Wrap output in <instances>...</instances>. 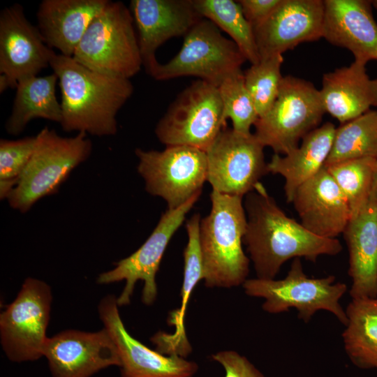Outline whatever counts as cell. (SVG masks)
<instances>
[{"mask_svg":"<svg viewBox=\"0 0 377 377\" xmlns=\"http://www.w3.org/2000/svg\"><path fill=\"white\" fill-rule=\"evenodd\" d=\"M376 165V158H361L325 165L346 198L351 216L369 200Z\"/></svg>","mask_w":377,"mask_h":377,"instance_id":"f546056e","label":"cell"},{"mask_svg":"<svg viewBox=\"0 0 377 377\" xmlns=\"http://www.w3.org/2000/svg\"><path fill=\"white\" fill-rule=\"evenodd\" d=\"M264 146L253 133L225 127L206 151L207 181L213 191L244 198L269 173Z\"/></svg>","mask_w":377,"mask_h":377,"instance_id":"4fadbf2b","label":"cell"},{"mask_svg":"<svg viewBox=\"0 0 377 377\" xmlns=\"http://www.w3.org/2000/svg\"><path fill=\"white\" fill-rule=\"evenodd\" d=\"M54 53L37 26L28 20L22 6L15 3L1 10L0 74L6 76L10 89L50 66Z\"/></svg>","mask_w":377,"mask_h":377,"instance_id":"2e32d148","label":"cell"},{"mask_svg":"<svg viewBox=\"0 0 377 377\" xmlns=\"http://www.w3.org/2000/svg\"><path fill=\"white\" fill-rule=\"evenodd\" d=\"M323 1V38L350 51L355 61L377 60V23L370 1Z\"/></svg>","mask_w":377,"mask_h":377,"instance_id":"ffe728a7","label":"cell"},{"mask_svg":"<svg viewBox=\"0 0 377 377\" xmlns=\"http://www.w3.org/2000/svg\"><path fill=\"white\" fill-rule=\"evenodd\" d=\"M325 113L320 91L313 83L286 75L274 104L255 123L253 134L264 147L285 155L320 126Z\"/></svg>","mask_w":377,"mask_h":377,"instance_id":"ba28073f","label":"cell"},{"mask_svg":"<svg viewBox=\"0 0 377 377\" xmlns=\"http://www.w3.org/2000/svg\"><path fill=\"white\" fill-rule=\"evenodd\" d=\"M335 281L333 275L309 277L304 272L300 258H297L293 259L283 279H247L242 287L247 295L263 298L262 308L269 313H281L295 309L298 318L307 323L318 311L325 310L346 325V310L339 301L347 291V286Z\"/></svg>","mask_w":377,"mask_h":377,"instance_id":"8992f818","label":"cell"},{"mask_svg":"<svg viewBox=\"0 0 377 377\" xmlns=\"http://www.w3.org/2000/svg\"><path fill=\"white\" fill-rule=\"evenodd\" d=\"M109 0H43L36 17L45 43L72 57L87 28Z\"/></svg>","mask_w":377,"mask_h":377,"instance_id":"7402d4cb","label":"cell"},{"mask_svg":"<svg viewBox=\"0 0 377 377\" xmlns=\"http://www.w3.org/2000/svg\"><path fill=\"white\" fill-rule=\"evenodd\" d=\"M224 369V377H264L245 357L235 350H221L212 355Z\"/></svg>","mask_w":377,"mask_h":377,"instance_id":"836d02e7","label":"cell"},{"mask_svg":"<svg viewBox=\"0 0 377 377\" xmlns=\"http://www.w3.org/2000/svg\"><path fill=\"white\" fill-rule=\"evenodd\" d=\"M138 172L151 195L163 198L168 209L186 203L202 188L207 177L205 151L188 146H170L163 151L137 148Z\"/></svg>","mask_w":377,"mask_h":377,"instance_id":"8fae6325","label":"cell"},{"mask_svg":"<svg viewBox=\"0 0 377 377\" xmlns=\"http://www.w3.org/2000/svg\"><path fill=\"white\" fill-rule=\"evenodd\" d=\"M225 127L218 87L198 80L178 94L154 131L166 147L188 146L206 152Z\"/></svg>","mask_w":377,"mask_h":377,"instance_id":"9c48e42d","label":"cell"},{"mask_svg":"<svg viewBox=\"0 0 377 377\" xmlns=\"http://www.w3.org/2000/svg\"><path fill=\"white\" fill-rule=\"evenodd\" d=\"M200 194L195 195L177 209H168L161 215L151 235L138 250L114 263L113 269L98 276L96 282L100 285L125 281L121 294L117 297L119 307L131 303L135 283L138 281L144 282L142 302L147 306L155 302L158 295L156 276L163 254L172 236L183 223L186 214Z\"/></svg>","mask_w":377,"mask_h":377,"instance_id":"7c38bea8","label":"cell"},{"mask_svg":"<svg viewBox=\"0 0 377 377\" xmlns=\"http://www.w3.org/2000/svg\"><path fill=\"white\" fill-rule=\"evenodd\" d=\"M36 136L0 140V198L7 199L34 151Z\"/></svg>","mask_w":377,"mask_h":377,"instance_id":"d6a6232c","label":"cell"},{"mask_svg":"<svg viewBox=\"0 0 377 377\" xmlns=\"http://www.w3.org/2000/svg\"><path fill=\"white\" fill-rule=\"evenodd\" d=\"M57 82L58 77L54 73L18 82L12 110L5 125L8 134H20L35 118L61 122V106L56 96Z\"/></svg>","mask_w":377,"mask_h":377,"instance_id":"484cf974","label":"cell"},{"mask_svg":"<svg viewBox=\"0 0 377 377\" xmlns=\"http://www.w3.org/2000/svg\"><path fill=\"white\" fill-rule=\"evenodd\" d=\"M246 61L231 39L212 22L202 18L185 35L174 57L164 64L158 61L146 72L158 81L193 76L219 87L227 77L242 72Z\"/></svg>","mask_w":377,"mask_h":377,"instance_id":"52a82bcc","label":"cell"},{"mask_svg":"<svg viewBox=\"0 0 377 377\" xmlns=\"http://www.w3.org/2000/svg\"><path fill=\"white\" fill-rule=\"evenodd\" d=\"M223 108L224 121L230 119L232 129L249 135L251 128L258 119L255 105L245 86L244 73L225 79L218 87Z\"/></svg>","mask_w":377,"mask_h":377,"instance_id":"1f68e13d","label":"cell"},{"mask_svg":"<svg viewBox=\"0 0 377 377\" xmlns=\"http://www.w3.org/2000/svg\"><path fill=\"white\" fill-rule=\"evenodd\" d=\"M323 0H282L253 28L260 60L282 55L300 44L323 38Z\"/></svg>","mask_w":377,"mask_h":377,"instance_id":"e0dca14e","label":"cell"},{"mask_svg":"<svg viewBox=\"0 0 377 377\" xmlns=\"http://www.w3.org/2000/svg\"><path fill=\"white\" fill-rule=\"evenodd\" d=\"M335 131L332 122H325L306 135L296 149L283 156L274 154L267 163L269 172L284 178L283 188L288 202H292L295 191L302 184L324 167Z\"/></svg>","mask_w":377,"mask_h":377,"instance_id":"cb8c5ba5","label":"cell"},{"mask_svg":"<svg viewBox=\"0 0 377 377\" xmlns=\"http://www.w3.org/2000/svg\"><path fill=\"white\" fill-rule=\"evenodd\" d=\"M349 253L352 300L377 297V195H370L343 232Z\"/></svg>","mask_w":377,"mask_h":377,"instance_id":"44dd1931","label":"cell"},{"mask_svg":"<svg viewBox=\"0 0 377 377\" xmlns=\"http://www.w3.org/2000/svg\"><path fill=\"white\" fill-rule=\"evenodd\" d=\"M9 88L10 84L6 76L3 74H0V93L4 92Z\"/></svg>","mask_w":377,"mask_h":377,"instance_id":"d590c367","label":"cell"},{"mask_svg":"<svg viewBox=\"0 0 377 377\" xmlns=\"http://www.w3.org/2000/svg\"><path fill=\"white\" fill-rule=\"evenodd\" d=\"M52 293L45 281L27 278L16 297L0 313V342L14 362L43 357L50 318Z\"/></svg>","mask_w":377,"mask_h":377,"instance_id":"30bf717a","label":"cell"},{"mask_svg":"<svg viewBox=\"0 0 377 377\" xmlns=\"http://www.w3.org/2000/svg\"><path fill=\"white\" fill-rule=\"evenodd\" d=\"M43 357L53 377H90L120 364L116 343L105 327L96 332L68 329L48 337Z\"/></svg>","mask_w":377,"mask_h":377,"instance_id":"9a60e30c","label":"cell"},{"mask_svg":"<svg viewBox=\"0 0 377 377\" xmlns=\"http://www.w3.org/2000/svg\"><path fill=\"white\" fill-rule=\"evenodd\" d=\"M291 203L300 223L323 238L335 239L343 234L351 218L346 198L325 165L297 189Z\"/></svg>","mask_w":377,"mask_h":377,"instance_id":"d6986e66","label":"cell"},{"mask_svg":"<svg viewBox=\"0 0 377 377\" xmlns=\"http://www.w3.org/2000/svg\"><path fill=\"white\" fill-rule=\"evenodd\" d=\"M210 199V212L199 228L202 280L207 288L242 286L250 263L242 248L247 224L243 198L212 190Z\"/></svg>","mask_w":377,"mask_h":377,"instance_id":"3957f363","label":"cell"},{"mask_svg":"<svg viewBox=\"0 0 377 377\" xmlns=\"http://www.w3.org/2000/svg\"><path fill=\"white\" fill-rule=\"evenodd\" d=\"M201 217L193 214L186 223L187 244L184 251V279L181 289L180 307L170 313L168 322L175 327L170 334L163 332L156 333L151 341L156 350L162 354L176 355L186 358L192 350L184 327L185 313L192 292L199 281L203 279L202 256L199 242V228Z\"/></svg>","mask_w":377,"mask_h":377,"instance_id":"d4e9b609","label":"cell"},{"mask_svg":"<svg viewBox=\"0 0 377 377\" xmlns=\"http://www.w3.org/2000/svg\"><path fill=\"white\" fill-rule=\"evenodd\" d=\"M117 297L107 295L98 305L103 327L116 343L121 377H193L198 365L176 355H163L135 339L126 330L119 311Z\"/></svg>","mask_w":377,"mask_h":377,"instance_id":"5bb4252c","label":"cell"},{"mask_svg":"<svg viewBox=\"0 0 377 377\" xmlns=\"http://www.w3.org/2000/svg\"><path fill=\"white\" fill-rule=\"evenodd\" d=\"M342 333L345 352L361 369H377V297L352 300Z\"/></svg>","mask_w":377,"mask_h":377,"instance_id":"4316f807","label":"cell"},{"mask_svg":"<svg viewBox=\"0 0 377 377\" xmlns=\"http://www.w3.org/2000/svg\"><path fill=\"white\" fill-rule=\"evenodd\" d=\"M32 156L7 200L22 213L42 198L58 191L71 171L91 155L92 142L84 132L63 137L44 127L36 135Z\"/></svg>","mask_w":377,"mask_h":377,"instance_id":"5b68a950","label":"cell"},{"mask_svg":"<svg viewBox=\"0 0 377 377\" xmlns=\"http://www.w3.org/2000/svg\"><path fill=\"white\" fill-rule=\"evenodd\" d=\"M246 230L243 243L257 278L273 279L290 259L304 258L315 263L320 256L342 251L337 239L318 237L288 217L260 182L245 195Z\"/></svg>","mask_w":377,"mask_h":377,"instance_id":"6da1fadb","label":"cell"},{"mask_svg":"<svg viewBox=\"0 0 377 377\" xmlns=\"http://www.w3.org/2000/svg\"><path fill=\"white\" fill-rule=\"evenodd\" d=\"M84 66L105 75L130 79L142 59L129 8L110 1L92 20L72 57Z\"/></svg>","mask_w":377,"mask_h":377,"instance_id":"277c9868","label":"cell"},{"mask_svg":"<svg viewBox=\"0 0 377 377\" xmlns=\"http://www.w3.org/2000/svg\"><path fill=\"white\" fill-rule=\"evenodd\" d=\"M361 158L377 159V110H370L336 128L325 165Z\"/></svg>","mask_w":377,"mask_h":377,"instance_id":"f1b7e54d","label":"cell"},{"mask_svg":"<svg viewBox=\"0 0 377 377\" xmlns=\"http://www.w3.org/2000/svg\"><path fill=\"white\" fill-rule=\"evenodd\" d=\"M129 9L146 71L158 62L156 52L161 45L184 37L202 18L193 0H131Z\"/></svg>","mask_w":377,"mask_h":377,"instance_id":"ac0fdd59","label":"cell"},{"mask_svg":"<svg viewBox=\"0 0 377 377\" xmlns=\"http://www.w3.org/2000/svg\"><path fill=\"white\" fill-rule=\"evenodd\" d=\"M193 3L202 18L228 34L251 65L260 61L253 28L237 1L193 0Z\"/></svg>","mask_w":377,"mask_h":377,"instance_id":"83f0119b","label":"cell"},{"mask_svg":"<svg viewBox=\"0 0 377 377\" xmlns=\"http://www.w3.org/2000/svg\"><path fill=\"white\" fill-rule=\"evenodd\" d=\"M282 0H239L243 14L253 28L265 21Z\"/></svg>","mask_w":377,"mask_h":377,"instance_id":"e575fe53","label":"cell"},{"mask_svg":"<svg viewBox=\"0 0 377 377\" xmlns=\"http://www.w3.org/2000/svg\"><path fill=\"white\" fill-rule=\"evenodd\" d=\"M365 66L354 61L323 75L319 91L324 110L341 124L377 107V79L370 78Z\"/></svg>","mask_w":377,"mask_h":377,"instance_id":"603a6c76","label":"cell"},{"mask_svg":"<svg viewBox=\"0 0 377 377\" xmlns=\"http://www.w3.org/2000/svg\"><path fill=\"white\" fill-rule=\"evenodd\" d=\"M50 66L61 89L62 129L99 137L115 135L117 114L133 93L130 79L96 72L55 52Z\"/></svg>","mask_w":377,"mask_h":377,"instance_id":"7a4b0ae2","label":"cell"},{"mask_svg":"<svg viewBox=\"0 0 377 377\" xmlns=\"http://www.w3.org/2000/svg\"><path fill=\"white\" fill-rule=\"evenodd\" d=\"M372 8L377 10V0L370 1Z\"/></svg>","mask_w":377,"mask_h":377,"instance_id":"74e56055","label":"cell"},{"mask_svg":"<svg viewBox=\"0 0 377 377\" xmlns=\"http://www.w3.org/2000/svg\"><path fill=\"white\" fill-rule=\"evenodd\" d=\"M283 55L261 59L244 73L245 86L255 105L258 118L274 104L283 76L281 73Z\"/></svg>","mask_w":377,"mask_h":377,"instance_id":"4dcf8cb0","label":"cell"},{"mask_svg":"<svg viewBox=\"0 0 377 377\" xmlns=\"http://www.w3.org/2000/svg\"><path fill=\"white\" fill-rule=\"evenodd\" d=\"M371 195H377V165H376V170L374 177V182L372 184Z\"/></svg>","mask_w":377,"mask_h":377,"instance_id":"8d00e7d4","label":"cell"}]
</instances>
